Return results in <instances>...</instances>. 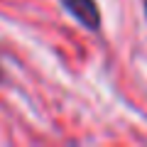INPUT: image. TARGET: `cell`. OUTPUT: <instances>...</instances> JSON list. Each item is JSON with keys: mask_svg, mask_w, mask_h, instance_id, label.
Instances as JSON below:
<instances>
[{"mask_svg": "<svg viewBox=\"0 0 147 147\" xmlns=\"http://www.w3.org/2000/svg\"><path fill=\"white\" fill-rule=\"evenodd\" d=\"M61 5L66 7V12L79 20L86 30H98L100 27V12L96 0H61Z\"/></svg>", "mask_w": 147, "mask_h": 147, "instance_id": "1", "label": "cell"}, {"mask_svg": "<svg viewBox=\"0 0 147 147\" xmlns=\"http://www.w3.org/2000/svg\"><path fill=\"white\" fill-rule=\"evenodd\" d=\"M145 15H147V0H145Z\"/></svg>", "mask_w": 147, "mask_h": 147, "instance_id": "2", "label": "cell"}]
</instances>
